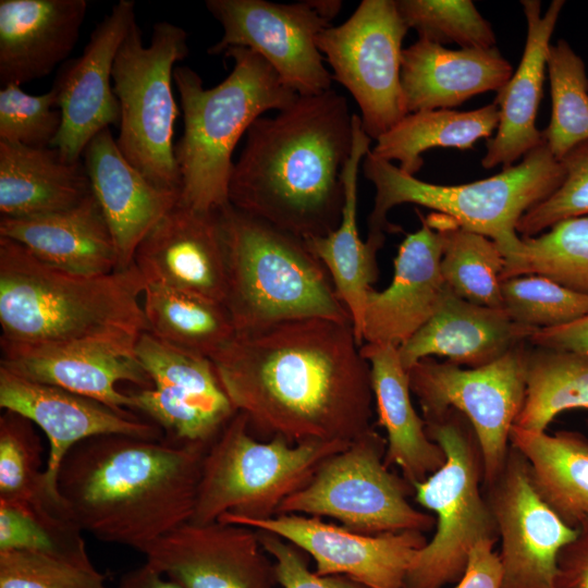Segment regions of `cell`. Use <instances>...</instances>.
<instances>
[{
    "mask_svg": "<svg viewBox=\"0 0 588 588\" xmlns=\"http://www.w3.org/2000/svg\"><path fill=\"white\" fill-rule=\"evenodd\" d=\"M426 220L442 235L440 270L450 290L470 303L503 308L501 274L505 258L498 244L443 215Z\"/></svg>",
    "mask_w": 588,
    "mask_h": 588,
    "instance_id": "cell-37",
    "label": "cell"
},
{
    "mask_svg": "<svg viewBox=\"0 0 588 588\" xmlns=\"http://www.w3.org/2000/svg\"><path fill=\"white\" fill-rule=\"evenodd\" d=\"M526 351L524 343L478 368L426 357L408 369L411 391L424 419L453 408L471 424L483 457V483L501 470L510 449L511 429L524 405Z\"/></svg>",
    "mask_w": 588,
    "mask_h": 588,
    "instance_id": "cell-13",
    "label": "cell"
},
{
    "mask_svg": "<svg viewBox=\"0 0 588 588\" xmlns=\"http://www.w3.org/2000/svg\"><path fill=\"white\" fill-rule=\"evenodd\" d=\"M86 0H0V85L49 75L69 60Z\"/></svg>",
    "mask_w": 588,
    "mask_h": 588,
    "instance_id": "cell-26",
    "label": "cell"
},
{
    "mask_svg": "<svg viewBox=\"0 0 588 588\" xmlns=\"http://www.w3.org/2000/svg\"><path fill=\"white\" fill-rule=\"evenodd\" d=\"M499 123V109L490 103L471 111L452 109L408 113L391 130L379 136L370 150L376 157L400 162V169L415 176L421 169V154L433 147L469 149L480 138L489 137Z\"/></svg>",
    "mask_w": 588,
    "mask_h": 588,
    "instance_id": "cell-34",
    "label": "cell"
},
{
    "mask_svg": "<svg viewBox=\"0 0 588 588\" xmlns=\"http://www.w3.org/2000/svg\"><path fill=\"white\" fill-rule=\"evenodd\" d=\"M82 160L111 231L119 269H126L143 238L179 203L180 194L155 186L137 171L120 151L110 128L87 144Z\"/></svg>",
    "mask_w": 588,
    "mask_h": 588,
    "instance_id": "cell-24",
    "label": "cell"
},
{
    "mask_svg": "<svg viewBox=\"0 0 588 588\" xmlns=\"http://www.w3.org/2000/svg\"><path fill=\"white\" fill-rule=\"evenodd\" d=\"M399 13L419 39L463 49L495 47L497 37L470 0H395Z\"/></svg>",
    "mask_w": 588,
    "mask_h": 588,
    "instance_id": "cell-41",
    "label": "cell"
},
{
    "mask_svg": "<svg viewBox=\"0 0 588 588\" xmlns=\"http://www.w3.org/2000/svg\"><path fill=\"white\" fill-rule=\"evenodd\" d=\"M83 532L63 505L50 498L0 499V551L24 550L86 559L89 555Z\"/></svg>",
    "mask_w": 588,
    "mask_h": 588,
    "instance_id": "cell-38",
    "label": "cell"
},
{
    "mask_svg": "<svg viewBox=\"0 0 588 588\" xmlns=\"http://www.w3.org/2000/svg\"><path fill=\"white\" fill-rule=\"evenodd\" d=\"M206 8L221 24L223 35L207 50L225 53L245 47L260 54L281 81L299 96L331 87L332 74L323 63L316 39L331 21L313 0L274 3L266 0H207Z\"/></svg>",
    "mask_w": 588,
    "mask_h": 588,
    "instance_id": "cell-15",
    "label": "cell"
},
{
    "mask_svg": "<svg viewBox=\"0 0 588 588\" xmlns=\"http://www.w3.org/2000/svg\"><path fill=\"white\" fill-rule=\"evenodd\" d=\"M62 123L57 91L29 95L20 85L0 89V140L30 148L51 147Z\"/></svg>",
    "mask_w": 588,
    "mask_h": 588,
    "instance_id": "cell-45",
    "label": "cell"
},
{
    "mask_svg": "<svg viewBox=\"0 0 588 588\" xmlns=\"http://www.w3.org/2000/svg\"><path fill=\"white\" fill-rule=\"evenodd\" d=\"M568 409L588 411V354L527 347L526 395L514 425L546 431L560 413Z\"/></svg>",
    "mask_w": 588,
    "mask_h": 588,
    "instance_id": "cell-36",
    "label": "cell"
},
{
    "mask_svg": "<svg viewBox=\"0 0 588 588\" xmlns=\"http://www.w3.org/2000/svg\"><path fill=\"white\" fill-rule=\"evenodd\" d=\"M0 237L14 241L41 261L72 273L102 275L119 269L111 231L93 193L66 210L1 217Z\"/></svg>",
    "mask_w": 588,
    "mask_h": 588,
    "instance_id": "cell-29",
    "label": "cell"
},
{
    "mask_svg": "<svg viewBox=\"0 0 588 588\" xmlns=\"http://www.w3.org/2000/svg\"><path fill=\"white\" fill-rule=\"evenodd\" d=\"M352 148L345 97L333 88L298 95L248 128L232 169L229 204L304 240L327 236L342 219Z\"/></svg>",
    "mask_w": 588,
    "mask_h": 588,
    "instance_id": "cell-2",
    "label": "cell"
},
{
    "mask_svg": "<svg viewBox=\"0 0 588 588\" xmlns=\"http://www.w3.org/2000/svg\"><path fill=\"white\" fill-rule=\"evenodd\" d=\"M0 588H109L89 558L0 551Z\"/></svg>",
    "mask_w": 588,
    "mask_h": 588,
    "instance_id": "cell-44",
    "label": "cell"
},
{
    "mask_svg": "<svg viewBox=\"0 0 588 588\" xmlns=\"http://www.w3.org/2000/svg\"><path fill=\"white\" fill-rule=\"evenodd\" d=\"M135 355L152 387L130 393L133 411L147 415L170 441L208 448L237 413L211 359L147 331Z\"/></svg>",
    "mask_w": 588,
    "mask_h": 588,
    "instance_id": "cell-14",
    "label": "cell"
},
{
    "mask_svg": "<svg viewBox=\"0 0 588 588\" xmlns=\"http://www.w3.org/2000/svg\"><path fill=\"white\" fill-rule=\"evenodd\" d=\"M42 454L36 425L19 413L4 409L0 416V499L50 498L45 485Z\"/></svg>",
    "mask_w": 588,
    "mask_h": 588,
    "instance_id": "cell-43",
    "label": "cell"
},
{
    "mask_svg": "<svg viewBox=\"0 0 588 588\" xmlns=\"http://www.w3.org/2000/svg\"><path fill=\"white\" fill-rule=\"evenodd\" d=\"M210 359L259 440L352 442L373 428L370 367L350 321L304 318L235 334Z\"/></svg>",
    "mask_w": 588,
    "mask_h": 588,
    "instance_id": "cell-1",
    "label": "cell"
},
{
    "mask_svg": "<svg viewBox=\"0 0 588 588\" xmlns=\"http://www.w3.org/2000/svg\"><path fill=\"white\" fill-rule=\"evenodd\" d=\"M424 420L428 437L444 451L445 462L413 485L415 501L434 513L436 526L433 537L415 555L403 588L457 584L473 548L499 540L483 492V457L471 424L453 408Z\"/></svg>",
    "mask_w": 588,
    "mask_h": 588,
    "instance_id": "cell-8",
    "label": "cell"
},
{
    "mask_svg": "<svg viewBox=\"0 0 588 588\" xmlns=\"http://www.w3.org/2000/svg\"><path fill=\"white\" fill-rule=\"evenodd\" d=\"M133 265L145 283L224 305L228 270L219 210L203 211L177 203L143 238Z\"/></svg>",
    "mask_w": 588,
    "mask_h": 588,
    "instance_id": "cell-21",
    "label": "cell"
},
{
    "mask_svg": "<svg viewBox=\"0 0 588 588\" xmlns=\"http://www.w3.org/2000/svg\"><path fill=\"white\" fill-rule=\"evenodd\" d=\"M371 138L360 117L353 114V148L343 172L345 203L339 226L329 235L305 240L328 270L336 293L347 308L358 344L365 302L378 279L377 253L359 237L357 229V175L359 164L370 150Z\"/></svg>",
    "mask_w": 588,
    "mask_h": 588,
    "instance_id": "cell-32",
    "label": "cell"
},
{
    "mask_svg": "<svg viewBox=\"0 0 588 588\" xmlns=\"http://www.w3.org/2000/svg\"><path fill=\"white\" fill-rule=\"evenodd\" d=\"M495 543L481 541L469 553L466 569L454 588H500L501 564Z\"/></svg>",
    "mask_w": 588,
    "mask_h": 588,
    "instance_id": "cell-49",
    "label": "cell"
},
{
    "mask_svg": "<svg viewBox=\"0 0 588 588\" xmlns=\"http://www.w3.org/2000/svg\"><path fill=\"white\" fill-rule=\"evenodd\" d=\"M483 492L501 541L500 588H553L558 555L578 529L564 524L540 499L526 458L511 444Z\"/></svg>",
    "mask_w": 588,
    "mask_h": 588,
    "instance_id": "cell-16",
    "label": "cell"
},
{
    "mask_svg": "<svg viewBox=\"0 0 588 588\" xmlns=\"http://www.w3.org/2000/svg\"><path fill=\"white\" fill-rule=\"evenodd\" d=\"M527 274L547 277L588 295V217L566 219L539 236L522 237L519 252L505 262L501 281Z\"/></svg>",
    "mask_w": 588,
    "mask_h": 588,
    "instance_id": "cell-39",
    "label": "cell"
},
{
    "mask_svg": "<svg viewBox=\"0 0 588 588\" xmlns=\"http://www.w3.org/2000/svg\"><path fill=\"white\" fill-rule=\"evenodd\" d=\"M419 217L420 229L407 234L399 247L391 284L367 294L363 344L401 346L433 317L451 291L440 270L442 235Z\"/></svg>",
    "mask_w": 588,
    "mask_h": 588,
    "instance_id": "cell-22",
    "label": "cell"
},
{
    "mask_svg": "<svg viewBox=\"0 0 588 588\" xmlns=\"http://www.w3.org/2000/svg\"><path fill=\"white\" fill-rule=\"evenodd\" d=\"M510 444L529 466L540 499L571 528L588 518V438L573 430L552 434L513 426Z\"/></svg>",
    "mask_w": 588,
    "mask_h": 588,
    "instance_id": "cell-33",
    "label": "cell"
},
{
    "mask_svg": "<svg viewBox=\"0 0 588 588\" xmlns=\"http://www.w3.org/2000/svg\"><path fill=\"white\" fill-rule=\"evenodd\" d=\"M0 367L25 379L58 387L102 402L118 411H132L130 393L117 384L131 382L149 389L152 382L135 352L101 344L21 345L1 342Z\"/></svg>",
    "mask_w": 588,
    "mask_h": 588,
    "instance_id": "cell-23",
    "label": "cell"
},
{
    "mask_svg": "<svg viewBox=\"0 0 588 588\" xmlns=\"http://www.w3.org/2000/svg\"><path fill=\"white\" fill-rule=\"evenodd\" d=\"M561 161L565 171L562 184L519 219L516 231L522 237L535 236L563 220L588 215V140Z\"/></svg>",
    "mask_w": 588,
    "mask_h": 588,
    "instance_id": "cell-46",
    "label": "cell"
},
{
    "mask_svg": "<svg viewBox=\"0 0 588 588\" xmlns=\"http://www.w3.org/2000/svg\"><path fill=\"white\" fill-rule=\"evenodd\" d=\"M135 22V2L118 1L90 33L81 56L66 60L58 71L52 88L57 91L62 123L51 147L71 160H81L87 144L98 133L119 124L112 70Z\"/></svg>",
    "mask_w": 588,
    "mask_h": 588,
    "instance_id": "cell-19",
    "label": "cell"
},
{
    "mask_svg": "<svg viewBox=\"0 0 588 588\" xmlns=\"http://www.w3.org/2000/svg\"><path fill=\"white\" fill-rule=\"evenodd\" d=\"M512 74L511 63L497 47L451 50L418 39L402 52L406 112L457 107L475 95L500 90Z\"/></svg>",
    "mask_w": 588,
    "mask_h": 588,
    "instance_id": "cell-28",
    "label": "cell"
},
{
    "mask_svg": "<svg viewBox=\"0 0 588 588\" xmlns=\"http://www.w3.org/2000/svg\"><path fill=\"white\" fill-rule=\"evenodd\" d=\"M207 449L167 438L94 437L64 457L59 498L83 531L139 551L191 520Z\"/></svg>",
    "mask_w": 588,
    "mask_h": 588,
    "instance_id": "cell-3",
    "label": "cell"
},
{
    "mask_svg": "<svg viewBox=\"0 0 588 588\" xmlns=\"http://www.w3.org/2000/svg\"><path fill=\"white\" fill-rule=\"evenodd\" d=\"M115 588H182L148 563L123 574Z\"/></svg>",
    "mask_w": 588,
    "mask_h": 588,
    "instance_id": "cell-51",
    "label": "cell"
},
{
    "mask_svg": "<svg viewBox=\"0 0 588 588\" xmlns=\"http://www.w3.org/2000/svg\"><path fill=\"white\" fill-rule=\"evenodd\" d=\"M218 520L274 534L310 555L318 575L347 576L368 588H403L415 555L428 541L416 530L367 536L301 514L264 519L225 515Z\"/></svg>",
    "mask_w": 588,
    "mask_h": 588,
    "instance_id": "cell-17",
    "label": "cell"
},
{
    "mask_svg": "<svg viewBox=\"0 0 588 588\" xmlns=\"http://www.w3.org/2000/svg\"><path fill=\"white\" fill-rule=\"evenodd\" d=\"M362 164L366 179L376 187L366 242L378 252L383 246L385 233L392 231L388 212L408 203L431 208L458 226L491 238L505 261L519 252L522 237L516 231L519 219L551 196L565 177L562 161L552 155L544 140L526 154L518 164L503 169L497 175L461 185L420 181L370 150Z\"/></svg>",
    "mask_w": 588,
    "mask_h": 588,
    "instance_id": "cell-7",
    "label": "cell"
},
{
    "mask_svg": "<svg viewBox=\"0 0 588 588\" xmlns=\"http://www.w3.org/2000/svg\"><path fill=\"white\" fill-rule=\"evenodd\" d=\"M408 29L395 0H363L344 23L317 36L332 78L357 102L363 128L371 139L407 115L401 68L402 42Z\"/></svg>",
    "mask_w": 588,
    "mask_h": 588,
    "instance_id": "cell-12",
    "label": "cell"
},
{
    "mask_svg": "<svg viewBox=\"0 0 588 588\" xmlns=\"http://www.w3.org/2000/svg\"><path fill=\"white\" fill-rule=\"evenodd\" d=\"M547 71L552 114L542 137L561 161L573 148L588 140V77L584 61L564 39L550 46Z\"/></svg>",
    "mask_w": 588,
    "mask_h": 588,
    "instance_id": "cell-40",
    "label": "cell"
},
{
    "mask_svg": "<svg viewBox=\"0 0 588 588\" xmlns=\"http://www.w3.org/2000/svg\"><path fill=\"white\" fill-rule=\"evenodd\" d=\"M91 194L83 160L53 147L0 140L1 217L22 218L70 209Z\"/></svg>",
    "mask_w": 588,
    "mask_h": 588,
    "instance_id": "cell-31",
    "label": "cell"
},
{
    "mask_svg": "<svg viewBox=\"0 0 588 588\" xmlns=\"http://www.w3.org/2000/svg\"><path fill=\"white\" fill-rule=\"evenodd\" d=\"M146 563L182 588H275L273 562L257 530L216 520L186 522L140 550Z\"/></svg>",
    "mask_w": 588,
    "mask_h": 588,
    "instance_id": "cell-18",
    "label": "cell"
},
{
    "mask_svg": "<svg viewBox=\"0 0 588 588\" xmlns=\"http://www.w3.org/2000/svg\"><path fill=\"white\" fill-rule=\"evenodd\" d=\"M360 353L370 367L378 424L387 433L384 464L397 466L412 485L420 482L444 464L445 453L415 411L408 370L395 346L364 343Z\"/></svg>",
    "mask_w": 588,
    "mask_h": 588,
    "instance_id": "cell-30",
    "label": "cell"
},
{
    "mask_svg": "<svg viewBox=\"0 0 588 588\" xmlns=\"http://www.w3.org/2000/svg\"><path fill=\"white\" fill-rule=\"evenodd\" d=\"M143 310L147 332L209 358L235 335L223 304L163 285L145 283Z\"/></svg>",
    "mask_w": 588,
    "mask_h": 588,
    "instance_id": "cell-35",
    "label": "cell"
},
{
    "mask_svg": "<svg viewBox=\"0 0 588 588\" xmlns=\"http://www.w3.org/2000/svg\"><path fill=\"white\" fill-rule=\"evenodd\" d=\"M553 588H588V518L560 551Z\"/></svg>",
    "mask_w": 588,
    "mask_h": 588,
    "instance_id": "cell-48",
    "label": "cell"
},
{
    "mask_svg": "<svg viewBox=\"0 0 588 588\" xmlns=\"http://www.w3.org/2000/svg\"><path fill=\"white\" fill-rule=\"evenodd\" d=\"M350 443L259 440L246 416L237 412L205 453L191 522L207 524L225 515L273 517L329 456Z\"/></svg>",
    "mask_w": 588,
    "mask_h": 588,
    "instance_id": "cell-9",
    "label": "cell"
},
{
    "mask_svg": "<svg viewBox=\"0 0 588 588\" xmlns=\"http://www.w3.org/2000/svg\"><path fill=\"white\" fill-rule=\"evenodd\" d=\"M520 3L527 21L526 44L516 71L498 90L493 101L499 109V123L481 159L486 169L500 164L503 169L510 168L543 143L536 118L542 98L550 38L565 2L553 0L543 15L540 1L523 0Z\"/></svg>",
    "mask_w": 588,
    "mask_h": 588,
    "instance_id": "cell-27",
    "label": "cell"
},
{
    "mask_svg": "<svg viewBox=\"0 0 588 588\" xmlns=\"http://www.w3.org/2000/svg\"><path fill=\"white\" fill-rule=\"evenodd\" d=\"M387 440L375 428L329 456L279 514L330 517L348 530L379 536L407 530L428 532L436 517L408 501L414 486L384 464Z\"/></svg>",
    "mask_w": 588,
    "mask_h": 588,
    "instance_id": "cell-11",
    "label": "cell"
},
{
    "mask_svg": "<svg viewBox=\"0 0 588 588\" xmlns=\"http://www.w3.org/2000/svg\"><path fill=\"white\" fill-rule=\"evenodd\" d=\"M503 308L516 322L550 329L588 316V295L538 274L501 281Z\"/></svg>",
    "mask_w": 588,
    "mask_h": 588,
    "instance_id": "cell-42",
    "label": "cell"
},
{
    "mask_svg": "<svg viewBox=\"0 0 588 588\" xmlns=\"http://www.w3.org/2000/svg\"><path fill=\"white\" fill-rule=\"evenodd\" d=\"M538 330L514 321L503 308L477 305L450 291L433 317L397 351L407 370L433 355L478 368L528 342Z\"/></svg>",
    "mask_w": 588,
    "mask_h": 588,
    "instance_id": "cell-25",
    "label": "cell"
},
{
    "mask_svg": "<svg viewBox=\"0 0 588 588\" xmlns=\"http://www.w3.org/2000/svg\"><path fill=\"white\" fill-rule=\"evenodd\" d=\"M528 343L534 346L588 354V316L562 327L540 329Z\"/></svg>",
    "mask_w": 588,
    "mask_h": 588,
    "instance_id": "cell-50",
    "label": "cell"
},
{
    "mask_svg": "<svg viewBox=\"0 0 588 588\" xmlns=\"http://www.w3.org/2000/svg\"><path fill=\"white\" fill-rule=\"evenodd\" d=\"M186 30L171 22L154 24L143 44L135 22L124 38L112 70L119 101L117 145L124 158L155 186L180 194L173 133L180 114L173 95L174 64L188 54Z\"/></svg>",
    "mask_w": 588,
    "mask_h": 588,
    "instance_id": "cell-10",
    "label": "cell"
},
{
    "mask_svg": "<svg viewBox=\"0 0 588 588\" xmlns=\"http://www.w3.org/2000/svg\"><path fill=\"white\" fill-rule=\"evenodd\" d=\"M587 424H588V421H587Z\"/></svg>",
    "mask_w": 588,
    "mask_h": 588,
    "instance_id": "cell-52",
    "label": "cell"
},
{
    "mask_svg": "<svg viewBox=\"0 0 588 588\" xmlns=\"http://www.w3.org/2000/svg\"><path fill=\"white\" fill-rule=\"evenodd\" d=\"M144 289L135 265L102 275L72 273L0 237V341L101 344L135 352L147 331Z\"/></svg>",
    "mask_w": 588,
    "mask_h": 588,
    "instance_id": "cell-4",
    "label": "cell"
},
{
    "mask_svg": "<svg viewBox=\"0 0 588 588\" xmlns=\"http://www.w3.org/2000/svg\"><path fill=\"white\" fill-rule=\"evenodd\" d=\"M257 534L262 549L273 562L281 588H368L347 576H320L309 569L303 550L269 531L257 530Z\"/></svg>",
    "mask_w": 588,
    "mask_h": 588,
    "instance_id": "cell-47",
    "label": "cell"
},
{
    "mask_svg": "<svg viewBox=\"0 0 588 588\" xmlns=\"http://www.w3.org/2000/svg\"><path fill=\"white\" fill-rule=\"evenodd\" d=\"M219 217L228 270L224 306L235 334L304 318L352 322L328 270L304 238L230 204Z\"/></svg>",
    "mask_w": 588,
    "mask_h": 588,
    "instance_id": "cell-6",
    "label": "cell"
},
{
    "mask_svg": "<svg viewBox=\"0 0 588 588\" xmlns=\"http://www.w3.org/2000/svg\"><path fill=\"white\" fill-rule=\"evenodd\" d=\"M224 54L233 59V69L212 88H205L189 66L173 71L184 123L174 146L179 204L203 211L229 205L232 155L240 138L267 111H280L298 97L254 50L233 47Z\"/></svg>",
    "mask_w": 588,
    "mask_h": 588,
    "instance_id": "cell-5",
    "label": "cell"
},
{
    "mask_svg": "<svg viewBox=\"0 0 588 588\" xmlns=\"http://www.w3.org/2000/svg\"><path fill=\"white\" fill-rule=\"evenodd\" d=\"M0 406L28 418L47 437L45 485L48 495L59 503V468L79 442L108 434L163 439L159 426L143 420L132 411H118L97 400L25 379L3 367H0Z\"/></svg>",
    "mask_w": 588,
    "mask_h": 588,
    "instance_id": "cell-20",
    "label": "cell"
}]
</instances>
